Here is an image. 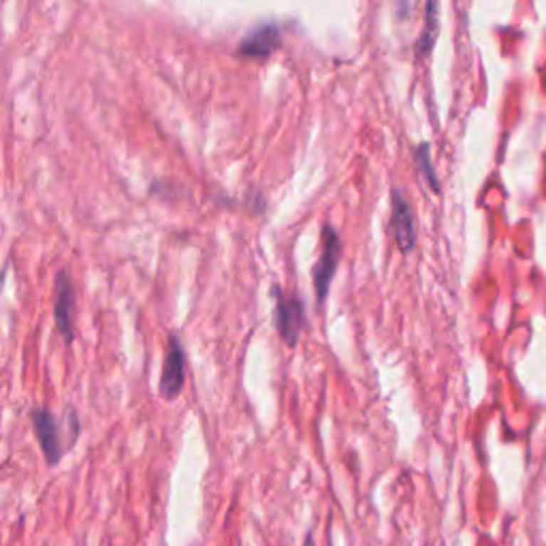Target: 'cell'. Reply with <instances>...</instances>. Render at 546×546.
I'll use <instances>...</instances> for the list:
<instances>
[{
	"label": "cell",
	"instance_id": "obj_1",
	"mask_svg": "<svg viewBox=\"0 0 546 546\" xmlns=\"http://www.w3.org/2000/svg\"><path fill=\"white\" fill-rule=\"evenodd\" d=\"M271 295L275 299V310H273V325L275 331L280 333V337L284 340L286 346H297L308 318H305V305L301 301V297H297L295 293H284L282 286H273Z\"/></svg>",
	"mask_w": 546,
	"mask_h": 546
},
{
	"label": "cell",
	"instance_id": "obj_2",
	"mask_svg": "<svg viewBox=\"0 0 546 546\" xmlns=\"http://www.w3.org/2000/svg\"><path fill=\"white\" fill-rule=\"evenodd\" d=\"M342 261V237L335 226L325 224L322 226V254L316 261L312 269V282H314V293H316V303L318 308L325 305L331 282L335 278V271Z\"/></svg>",
	"mask_w": 546,
	"mask_h": 546
},
{
	"label": "cell",
	"instance_id": "obj_3",
	"mask_svg": "<svg viewBox=\"0 0 546 546\" xmlns=\"http://www.w3.org/2000/svg\"><path fill=\"white\" fill-rule=\"evenodd\" d=\"M391 229L397 250L408 254L416 246V218L412 203L401 188H391Z\"/></svg>",
	"mask_w": 546,
	"mask_h": 546
},
{
	"label": "cell",
	"instance_id": "obj_4",
	"mask_svg": "<svg viewBox=\"0 0 546 546\" xmlns=\"http://www.w3.org/2000/svg\"><path fill=\"white\" fill-rule=\"evenodd\" d=\"M32 419V427H34V436L41 444V451L45 455L47 466H58V461L64 455V446H62V436H60V423L58 419L51 414V410L47 408H32L30 412Z\"/></svg>",
	"mask_w": 546,
	"mask_h": 546
},
{
	"label": "cell",
	"instance_id": "obj_5",
	"mask_svg": "<svg viewBox=\"0 0 546 546\" xmlns=\"http://www.w3.org/2000/svg\"><path fill=\"white\" fill-rule=\"evenodd\" d=\"M184 382H186V352L177 335H169L158 391L164 399H175L182 393Z\"/></svg>",
	"mask_w": 546,
	"mask_h": 546
},
{
	"label": "cell",
	"instance_id": "obj_6",
	"mask_svg": "<svg viewBox=\"0 0 546 546\" xmlns=\"http://www.w3.org/2000/svg\"><path fill=\"white\" fill-rule=\"evenodd\" d=\"M53 318L56 329L64 337L66 344L75 337V288L73 280L66 271L56 275V293H53Z\"/></svg>",
	"mask_w": 546,
	"mask_h": 546
},
{
	"label": "cell",
	"instance_id": "obj_7",
	"mask_svg": "<svg viewBox=\"0 0 546 546\" xmlns=\"http://www.w3.org/2000/svg\"><path fill=\"white\" fill-rule=\"evenodd\" d=\"M282 43V28L275 21H261L237 45L241 58H267Z\"/></svg>",
	"mask_w": 546,
	"mask_h": 546
},
{
	"label": "cell",
	"instance_id": "obj_8",
	"mask_svg": "<svg viewBox=\"0 0 546 546\" xmlns=\"http://www.w3.org/2000/svg\"><path fill=\"white\" fill-rule=\"evenodd\" d=\"M438 9L440 4L438 2H429L427 4V13H425V28L419 36V43H416V51L419 53H429L434 49V43L438 38Z\"/></svg>",
	"mask_w": 546,
	"mask_h": 546
},
{
	"label": "cell",
	"instance_id": "obj_9",
	"mask_svg": "<svg viewBox=\"0 0 546 546\" xmlns=\"http://www.w3.org/2000/svg\"><path fill=\"white\" fill-rule=\"evenodd\" d=\"M414 160H416V167L421 169L423 177L429 182L431 190L434 192H440V177L436 175V169H434V162H431V154H429V143L423 141L419 143L416 152H414Z\"/></svg>",
	"mask_w": 546,
	"mask_h": 546
}]
</instances>
